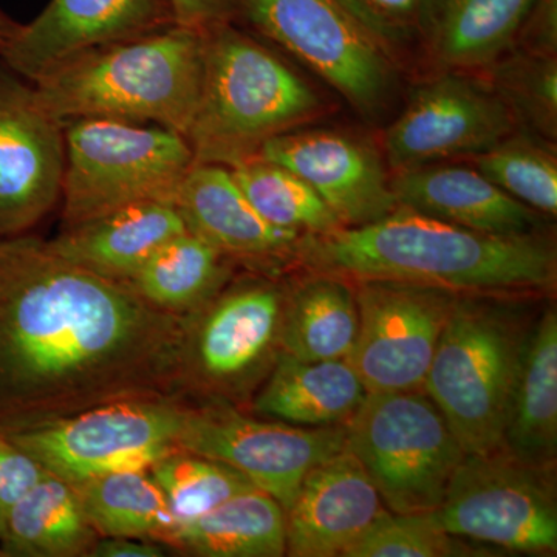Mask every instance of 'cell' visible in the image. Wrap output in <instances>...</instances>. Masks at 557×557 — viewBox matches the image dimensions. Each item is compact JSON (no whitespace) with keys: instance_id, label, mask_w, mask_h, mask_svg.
Returning <instances> with one entry per match:
<instances>
[{"instance_id":"cell-1","label":"cell","mask_w":557,"mask_h":557,"mask_svg":"<svg viewBox=\"0 0 557 557\" xmlns=\"http://www.w3.org/2000/svg\"><path fill=\"white\" fill-rule=\"evenodd\" d=\"M183 330L185 317L70 262L49 240L0 237V437L109 403L185 398Z\"/></svg>"},{"instance_id":"cell-2","label":"cell","mask_w":557,"mask_h":557,"mask_svg":"<svg viewBox=\"0 0 557 557\" xmlns=\"http://www.w3.org/2000/svg\"><path fill=\"white\" fill-rule=\"evenodd\" d=\"M293 265L350 282L386 278L472 296L548 292L557 276L556 249L539 233H475L405 207L368 225L302 234Z\"/></svg>"},{"instance_id":"cell-3","label":"cell","mask_w":557,"mask_h":557,"mask_svg":"<svg viewBox=\"0 0 557 557\" xmlns=\"http://www.w3.org/2000/svg\"><path fill=\"white\" fill-rule=\"evenodd\" d=\"M205 75V33L171 25L62 62L33 83L62 123H153L186 138Z\"/></svg>"},{"instance_id":"cell-4","label":"cell","mask_w":557,"mask_h":557,"mask_svg":"<svg viewBox=\"0 0 557 557\" xmlns=\"http://www.w3.org/2000/svg\"><path fill=\"white\" fill-rule=\"evenodd\" d=\"M205 33V75L186 141L196 164L239 166L321 115L318 95L236 22Z\"/></svg>"},{"instance_id":"cell-5","label":"cell","mask_w":557,"mask_h":557,"mask_svg":"<svg viewBox=\"0 0 557 557\" xmlns=\"http://www.w3.org/2000/svg\"><path fill=\"white\" fill-rule=\"evenodd\" d=\"M491 298L458 296L423 384L465 454L504 449L509 398L527 338L509 311Z\"/></svg>"},{"instance_id":"cell-6","label":"cell","mask_w":557,"mask_h":557,"mask_svg":"<svg viewBox=\"0 0 557 557\" xmlns=\"http://www.w3.org/2000/svg\"><path fill=\"white\" fill-rule=\"evenodd\" d=\"M193 150L177 132L127 121L65 123L62 222L76 225L129 205H174L193 170Z\"/></svg>"},{"instance_id":"cell-7","label":"cell","mask_w":557,"mask_h":557,"mask_svg":"<svg viewBox=\"0 0 557 557\" xmlns=\"http://www.w3.org/2000/svg\"><path fill=\"white\" fill-rule=\"evenodd\" d=\"M233 278L185 317L180 381L189 401L239 405L262 386L281 354L287 285L258 271Z\"/></svg>"},{"instance_id":"cell-8","label":"cell","mask_w":557,"mask_h":557,"mask_svg":"<svg viewBox=\"0 0 557 557\" xmlns=\"http://www.w3.org/2000/svg\"><path fill=\"white\" fill-rule=\"evenodd\" d=\"M346 429V448L394 515L440 507L465 453L426 392L368 394Z\"/></svg>"},{"instance_id":"cell-9","label":"cell","mask_w":557,"mask_h":557,"mask_svg":"<svg viewBox=\"0 0 557 557\" xmlns=\"http://www.w3.org/2000/svg\"><path fill=\"white\" fill-rule=\"evenodd\" d=\"M236 22L298 58L364 116L391 98V51L339 0H239Z\"/></svg>"},{"instance_id":"cell-10","label":"cell","mask_w":557,"mask_h":557,"mask_svg":"<svg viewBox=\"0 0 557 557\" xmlns=\"http://www.w3.org/2000/svg\"><path fill=\"white\" fill-rule=\"evenodd\" d=\"M431 516L456 537L534 555L557 549L556 491L549 468L530 467L505 449L465 454Z\"/></svg>"},{"instance_id":"cell-11","label":"cell","mask_w":557,"mask_h":557,"mask_svg":"<svg viewBox=\"0 0 557 557\" xmlns=\"http://www.w3.org/2000/svg\"><path fill=\"white\" fill-rule=\"evenodd\" d=\"M188 403L178 397L109 403L10 438L49 474L70 483L148 469L180 450Z\"/></svg>"},{"instance_id":"cell-12","label":"cell","mask_w":557,"mask_h":557,"mask_svg":"<svg viewBox=\"0 0 557 557\" xmlns=\"http://www.w3.org/2000/svg\"><path fill=\"white\" fill-rule=\"evenodd\" d=\"M346 424L302 428L249 416L228 403H188L180 450L237 469L285 511L310 469L346 448Z\"/></svg>"},{"instance_id":"cell-13","label":"cell","mask_w":557,"mask_h":557,"mask_svg":"<svg viewBox=\"0 0 557 557\" xmlns=\"http://www.w3.org/2000/svg\"><path fill=\"white\" fill-rule=\"evenodd\" d=\"M351 284L359 329L346 361L368 394L423 391L440 336L460 295L386 278Z\"/></svg>"},{"instance_id":"cell-14","label":"cell","mask_w":557,"mask_h":557,"mask_svg":"<svg viewBox=\"0 0 557 557\" xmlns=\"http://www.w3.org/2000/svg\"><path fill=\"white\" fill-rule=\"evenodd\" d=\"M519 129L508 106L474 73L445 72L429 81L384 132L392 171L474 157Z\"/></svg>"},{"instance_id":"cell-15","label":"cell","mask_w":557,"mask_h":557,"mask_svg":"<svg viewBox=\"0 0 557 557\" xmlns=\"http://www.w3.org/2000/svg\"><path fill=\"white\" fill-rule=\"evenodd\" d=\"M65 124L0 60V237L35 228L61 201Z\"/></svg>"},{"instance_id":"cell-16","label":"cell","mask_w":557,"mask_h":557,"mask_svg":"<svg viewBox=\"0 0 557 557\" xmlns=\"http://www.w3.org/2000/svg\"><path fill=\"white\" fill-rule=\"evenodd\" d=\"M256 159L309 183L343 226L368 225L398 207L383 156L346 132H288L267 141Z\"/></svg>"},{"instance_id":"cell-17","label":"cell","mask_w":557,"mask_h":557,"mask_svg":"<svg viewBox=\"0 0 557 557\" xmlns=\"http://www.w3.org/2000/svg\"><path fill=\"white\" fill-rule=\"evenodd\" d=\"M175 25L166 0H50L35 20L21 24L0 60L35 83L86 51Z\"/></svg>"},{"instance_id":"cell-18","label":"cell","mask_w":557,"mask_h":557,"mask_svg":"<svg viewBox=\"0 0 557 557\" xmlns=\"http://www.w3.org/2000/svg\"><path fill=\"white\" fill-rule=\"evenodd\" d=\"M174 207L186 230L236 265L267 274L293 265L302 234L267 222L249 203L228 168L194 164L180 186Z\"/></svg>"},{"instance_id":"cell-19","label":"cell","mask_w":557,"mask_h":557,"mask_svg":"<svg viewBox=\"0 0 557 557\" xmlns=\"http://www.w3.org/2000/svg\"><path fill=\"white\" fill-rule=\"evenodd\" d=\"M379 491L347 448L310 469L287 515V555L343 556L387 515Z\"/></svg>"},{"instance_id":"cell-20","label":"cell","mask_w":557,"mask_h":557,"mask_svg":"<svg viewBox=\"0 0 557 557\" xmlns=\"http://www.w3.org/2000/svg\"><path fill=\"white\" fill-rule=\"evenodd\" d=\"M398 207L493 236L537 233L541 214L490 182L475 168L431 163L394 172Z\"/></svg>"},{"instance_id":"cell-21","label":"cell","mask_w":557,"mask_h":557,"mask_svg":"<svg viewBox=\"0 0 557 557\" xmlns=\"http://www.w3.org/2000/svg\"><path fill=\"white\" fill-rule=\"evenodd\" d=\"M185 231L174 205L148 201L62 226L49 245L70 262L126 284L166 242Z\"/></svg>"},{"instance_id":"cell-22","label":"cell","mask_w":557,"mask_h":557,"mask_svg":"<svg viewBox=\"0 0 557 557\" xmlns=\"http://www.w3.org/2000/svg\"><path fill=\"white\" fill-rule=\"evenodd\" d=\"M366 397L364 384L346 359L304 361L281 351L249 409L295 426H341Z\"/></svg>"},{"instance_id":"cell-23","label":"cell","mask_w":557,"mask_h":557,"mask_svg":"<svg viewBox=\"0 0 557 557\" xmlns=\"http://www.w3.org/2000/svg\"><path fill=\"white\" fill-rule=\"evenodd\" d=\"M504 449L536 468L557 454V314L548 309L528 333L509 398Z\"/></svg>"},{"instance_id":"cell-24","label":"cell","mask_w":557,"mask_h":557,"mask_svg":"<svg viewBox=\"0 0 557 557\" xmlns=\"http://www.w3.org/2000/svg\"><path fill=\"white\" fill-rule=\"evenodd\" d=\"M536 0H435L424 42L445 72H486L515 42Z\"/></svg>"},{"instance_id":"cell-25","label":"cell","mask_w":557,"mask_h":557,"mask_svg":"<svg viewBox=\"0 0 557 557\" xmlns=\"http://www.w3.org/2000/svg\"><path fill=\"white\" fill-rule=\"evenodd\" d=\"M160 544L188 556L281 557L287 555V515L276 498L251 490L172 528Z\"/></svg>"},{"instance_id":"cell-26","label":"cell","mask_w":557,"mask_h":557,"mask_svg":"<svg viewBox=\"0 0 557 557\" xmlns=\"http://www.w3.org/2000/svg\"><path fill=\"white\" fill-rule=\"evenodd\" d=\"M359 313L351 282L311 273L287 285L281 351L304 361L347 359L357 343Z\"/></svg>"},{"instance_id":"cell-27","label":"cell","mask_w":557,"mask_h":557,"mask_svg":"<svg viewBox=\"0 0 557 557\" xmlns=\"http://www.w3.org/2000/svg\"><path fill=\"white\" fill-rule=\"evenodd\" d=\"M98 539L75 485L47 474L11 509L0 548L5 557H83Z\"/></svg>"},{"instance_id":"cell-28","label":"cell","mask_w":557,"mask_h":557,"mask_svg":"<svg viewBox=\"0 0 557 557\" xmlns=\"http://www.w3.org/2000/svg\"><path fill=\"white\" fill-rule=\"evenodd\" d=\"M234 267L218 248L186 230L166 242L126 284L153 309L188 317L228 284Z\"/></svg>"},{"instance_id":"cell-29","label":"cell","mask_w":557,"mask_h":557,"mask_svg":"<svg viewBox=\"0 0 557 557\" xmlns=\"http://www.w3.org/2000/svg\"><path fill=\"white\" fill-rule=\"evenodd\" d=\"M100 537L160 542L175 527L166 498L148 469H123L73 483Z\"/></svg>"},{"instance_id":"cell-30","label":"cell","mask_w":557,"mask_h":557,"mask_svg":"<svg viewBox=\"0 0 557 557\" xmlns=\"http://www.w3.org/2000/svg\"><path fill=\"white\" fill-rule=\"evenodd\" d=\"M230 171L252 208L277 228L324 234L343 226L309 183L278 164L255 159Z\"/></svg>"},{"instance_id":"cell-31","label":"cell","mask_w":557,"mask_h":557,"mask_svg":"<svg viewBox=\"0 0 557 557\" xmlns=\"http://www.w3.org/2000/svg\"><path fill=\"white\" fill-rule=\"evenodd\" d=\"M475 170L539 214H557V159L552 141L515 131L471 157Z\"/></svg>"},{"instance_id":"cell-32","label":"cell","mask_w":557,"mask_h":557,"mask_svg":"<svg viewBox=\"0 0 557 557\" xmlns=\"http://www.w3.org/2000/svg\"><path fill=\"white\" fill-rule=\"evenodd\" d=\"M149 472L166 498L175 527L207 515L237 494L258 490L237 469L186 450L160 458Z\"/></svg>"},{"instance_id":"cell-33","label":"cell","mask_w":557,"mask_h":557,"mask_svg":"<svg viewBox=\"0 0 557 557\" xmlns=\"http://www.w3.org/2000/svg\"><path fill=\"white\" fill-rule=\"evenodd\" d=\"M486 73L519 127L556 143L557 57L509 50Z\"/></svg>"},{"instance_id":"cell-34","label":"cell","mask_w":557,"mask_h":557,"mask_svg":"<svg viewBox=\"0 0 557 557\" xmlns=\"http://www.w3.org/2000/svg\"><path fill=\"white\" fill-rule=\"evenodd\" d=\"M428 515H384L343 553L344 557L479 556Z\"/></svg>"},{"instance_id":"cell-35","label":"cell","mask_w":557,"mask_h":557,"mask_svg":"<svg viewBox=\"0 0 557 557\" xmlns=\"http://www.w3.org/2000/svg\"><path fill=\"white\" fill-rule=\"evenodd\" d=\"M388 51L426 39L435 0H339Z\"/></svg>"},{"instance_id":"cell-36","label":"cell","mask_w":557,"mask_h":557,"mask_svg":"<svg viewBox=\"0 0 557 557\" xmlns=\"http://www.w3.org/2000/svg\"><path fill=\"white\" fill-rule=\"evenodd\" d=\"M47 474L13 440L0 437V534L14 505Z\"/></svg>"},{"instance_id":"cell-37","label":"cell","mask_w":557,"mask_h":557,"mask_svg":"<svg viewBox=\"0 0 557 557\" xmlns=\"http://www.w3.org/2000/svg\"><path fill=\"white\" fill-rule=\"evenodd\" d=\"M509 50L557 57V0H536Z\"/></svg>"},{"instance_id":"cell-38","label":"cell","mask_w":557,"mask_h":557,"mask_svg":"<svg viewBox=\"0 0 557 557\" xmlns=\"http://www.w3.org/2000/svg\"><path fill=\"white\" fill-rule=\"evenodd\" d=\"M175 25L207 32L226 22H236L239 0H166Z\"/></svg>"},{"instance_id":"cell-39","label":"cell","mask_w":557,"mask_h":557,"mask_svg":"<svg viewBox=\"0 0 557 557\" xmlns=\"http://www.w3.org/2000/svg\"><path fill=\"white\" fill-rule=\"evenodd\" d=\"M166 545L149 539L100 537L91 548V557H163Z\"/></svg>"},{"instance_id":"cell-40","label":"cell","mask_w":557,"mask_h":557,"mask_svg":"<svg viewBox=\"0 0 557 557\" xmlns=\"http://www.w3.org/2000/svg\"><path fill=\"white\" fill-rule=\"evenodd\" d=\"M20 25V22L14 21L5 11L0 9V51L5 49L7 44L13 38Z\"/></svg>"},{"instance_id":"cell-41","label":"cell","mask_w":557,"mask_h":557,"mask_svg":"<svg viewBox=\"0 0 557 557\" xmlns=\"http://www.w3.org/2000/svg\"><path fill=\"white\" fill-rule=\"evenodd\" d=\"M0 557H5V555H3L2 548H0Z\"/></svg>"}]
</instances>
